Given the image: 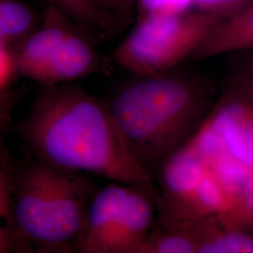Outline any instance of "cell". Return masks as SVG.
<instances>
[{
    "instance_id": "obj_1",
    "label": "cell",
    "mask_w": 253,
    "mask_h": 253,
    "mask_svg": "<svg viewBox=\"0 0 253 253\" xmlns=\"http://www.w3.org/2000/svg\"><path fill=\"white\" fill-rule=\"evenodd\" d=\"M20 129L38 160L145 190L157 205L155 179L131 153L106 100L72 83L44 87Z\"/></svg>"
},
{
    "instance_id": "obj_2",
    "label": "cell",
    "mask_w": 253,
    "mask_h": 253,
    "mask_svg": "<svg viewBox=\"0 0 253 253\" xmlns=\"http://www.w3.org/2000/svg\"><path fill=\"white\" fill-rule=\"evenodd\" d=\"M217 98L210 78L178 67L134 76L106 102L131 153L155 179L163 163L199 130Z\"/></svg>"
},
{
    "instance_id": "obj_3",
    "label": "cell",
    "mask_w": 253,
    "mask_h": 253,
    "mask_svg": "<svg viewBox=\"0 0 253 253\" xmlns=\"http://www.w3.org/2000/svg\"><path fill=\"white\" fill-rule=\"evenodd\" d=\"M96 190L84 173L37 160L13 187V216L28 252L77 253Z\"/></svg>"
},
{
    "instance_id": "obj_4",
    "label": "cell",
    "mask_w": 253,
    "mask_h": 253,
    "mask_svg": "<svg viewBox=\"0 0 253 253\" xmlns=\"http://www.w3.org/2000/svg\"><path fill=\"white\" fill-rule=\"evenodd\" d=\"M221 17L190 8L136 19L135 26L112 54V62L133 76L168 73L199 47Z\"/></svg>"
},
{
    "instance_id": "obj_5",
    "label": "cell",
    "mask_w": 253,
    "mask_h": 253,
    "mask_svg": "<svg viewBox=\"0 0 253 253\" xmlns=\"http://www.w3.org/2000/svg\"><path fill=\"white\" fill-rule=\"evenodd\" d=\"M205 126L214 137L219 155L253 172V93L232 75Z\"/></svg>"
},
{
    "instance_id": "obj_6",
    "label": "cell",
    "mask_w": 253,
    "mask_h": 253,
    "mask_svg": "<svg viewBox=\"0 0 253 253\" xmlns=\"http://www.w3.org/2000/svg\"><path fill=\"white\" fill-rule=\"evenodd\" d=\"M73 27L76 26L50 6L42 24L19 42L13 53L16 74L42 84L54 53Z\"/></svg>"
},
{
    "instance_id": "obj_7",
    "label": "cell",
    "mask_w": 253,
    "mask_h": 253,
    "mask_svg": "<svg viewBox=\"0 0 253 253\" xmlns=\"http://www.w3.org/2000/svg\"><path fill=\"white\" fill-rule=\"evenodd\" d=\"M96 44L78 27H72L54 53L42 84L49 87L108 73L111 66L99 54Z\"/></svg>"
},
{
    "instance_id": "obj_8",
    "label": "cell",
    "mask_w": 253,
    "mask_h": 253,
    "mask_svg": "<svg viewBox=\"0 0 253 253\" xmlns=\"http://www.w3.org/2000/svg\"><path fill=\"white\" fill-rule=\"evenodd\" d=\"M129 188L125 184L112 182L94 193L77 253H107Z\"/></svg>"
},
{
    "instance_id": "obj_9",
    "label": "cell",
    "mask_w": 253,
    "mask_h": 253,
    "mask_svg": "<svg viewBox=\"0 0 253 253\" xmlns=\"http://www.w3.org/2000/svg\"><path fill=\"white\" fill-rule=\"evenodd\" d=\"M155 200L145 190L130 187L107 253H139L153 229Z\"/></svg>"
},
{
    "instance_id": "obj_10",
    "label": "cell",
    "mask_w": 253,
    "mask_h": 253,
    "mask_svg": "<svg viewBox=\"0 0 253 253\" xmlns=\"http://www.w3.org/2000/svg\"><path fill=\"white\" fill-rule=\"evenodd\" d=\"M253 50V2L218 21L188 62Z\"/></svg>"
},
{
    "instance_id": "obj_11",
    "label": "cell",
    "mask_w": 253,
    "mask_h": 253,
    "mask_svg": "<svg viewBox=\"0 0 253 253\" xmlns=\"http://www.w3.org/2000/svg\"><path fill=\"white\" fill-rule=\"evenodd\" d=\"M170 226L186 228L193 235L198 253H253V235L226 225L211 215Z\"/></svg>"
},
{
    "instance_id": "obj_12",
    "label": "cell",
    "mask_w": 253,
    "mask_h": 253,
    "mask_svg": "<svg viewBox=\"0 0 253 253\" xmlns=\"http://www.w3.org/2000/svg\"><path fill=\"white\" fill-rule=\"evenodd\" d=\"M96 43L122 31L100 0H47Z\"/></svg>"
},
{
    "instance_id": "obj_13",
    "label": "cell",
    "mask_w": 253,
    "mask_h": 253,
    "mask_svg": "<svg viewBox=\"0 0 253 253\" xmlns=\"http://www.w3.org/2000/svg\"><path fill=\"white\" fill-rule=\"evenodd\" d=\"M13 187L8 156L0 147V253L28 252L14 220Z\"/></svg>"
},
{
    "instance_id": "obj_14",
    "label": "cell",
    "mask_w": 253,
    "mask_h": 253,
    "mask_svg": "<svg viewBox=\"0 0 253 253\" xmlns=\"http://www.w3.org/2000/svg\"><path fill=\"white\" fill-rule=\"evenodd\" d=\"M34 11L22 0H0V42L9 46L20 42L36 28Z\"/></svg>"
},
{
    "instance_id": "obj_15",
    "label": "cell",
    "mask_w": 253,
    "mask_h": 253,
    "mask_svg": "<svg viewBox=\"0 0 253 253\" xmlns=\"http://www.w3.org/2000/svg\"><path fill=\"white\" fill-rule=\"evenodd\" d=\"M139 253H198V246L186 228L160 225L152 229Z\"/></svg>"
},
{
    "instance_id": "obj_16",
    "label": "cell",
    "mask_w": 253,
    "mask_h": 253,
    "mask_svg": "<svg viewBox=\"0 0 253 253\" xmlns=\"http://www.w3.org/2000/svg\"><path fill=\"white\" fill-rule=\"evenodd\" d=\"M217 216L228 226L253 235V173L243 189L235 195L230 208Z\"/></svg>"
},
{
    "instance_id": "obj_17",
    "label": "cell",
    "mask_w": 253,
    "mask_h": 253,
    "mask_svg": "<svg viewBox=\"0 0 253 253\" xmlns=\"http://www.w3.org/2000/svg\"><path fill=\"white\" fill-rule=\"evenodd\" d=\"M190 8L192 0H136V19L156 13L179 12Z\"/></svg>"
},
{
    "instance_id": "obj_18",
    "label": "cell",
    "mask_w": 253,
    "mask_h": 253,
    "mask_svg": "<svg viewBox=\"0 0 253 253\" xmlns=\"http://www.w3.org/2000/svg\"><path fill=\"white\" fill-rule=\"evenodd\" d=\"M253 2V0H192V8L225 18Z\"/></svg>"
},
{
    "instance_id": "obj_19",
    "label": "cell",
    "mask_w": 253,
    "mask_h": 253,
    "mask_svg": "<svg viewBox=\"0 0 253 253\" xmlns=\"http://www.w3.org/2000/svg\"><path fill=\"white\" fill-rule=\"evenodd\" d=\"M100 2L122 30L135 22L136 0H100Z\"/></svg>"
},
{
    "instance_id": "obj_20",
    "label": "cell",
    "mask_w": 253,
    "mask_h": 253,
    "mask_svg": "<svg viewBox=\"0 0 253 253\" xmlns=\"http://www.w3.org/2000/svg\"><path fill=\"white\" fill-rule=\"evenodd\" d=\"M16 74L13 53L9 47L0 42V93L7 90V86Z\"/></svg>"
},
{
    "instance_id": "obj_21",
    "label": "cell",
    "mask_w": 253,
    "mask_h": 253,
    "mask_svg": "<svg viewBox=\"0 0 253 253\" xmlns=\"http://www.w3.org/2000/svg\"><path fill=\"white\" fill-rule=\"evenodd\" d=\"M242 53L245 54L237 62L233 75L242 82L253 93V50Z\"/></svg>"
},
{
    "instance_id": "obj_22",
    "label": "cell",
    "mask_w": 253,
    "mask_h": 253,
    "mask_svg": "<svg viewBox=\"0 0 253 253\" xmlns=\"http://www.w3.org/2000/svg\"><path fill=\"white\" fill-rule=\"evenodd\" d=\"M16 100V95L13 92L6 90L0 93V122L9 116Z\"/></svg>"
}]
</instances>
